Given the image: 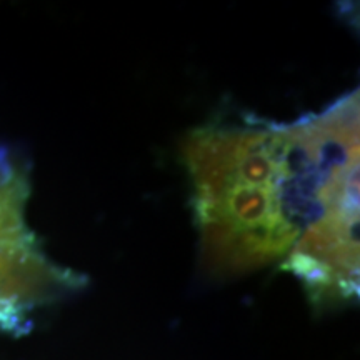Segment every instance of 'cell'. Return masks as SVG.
Masks as SVG:
<instances>
[{
    "label": "cell",
    "instance_id": "cell-1",
    "mask_svg": "<svg viewBox=\"0 0 360 360\" xmlns=\"http://www.w3.org/2000/svg\"><path fill=\"white\" fill-rule=\"evenodd\" d=\"M359 114L354 90L289 124L245 117L188 135L182 159L207 267L252 272L359 231Z\"/></svg>",
    "mask_w": 360,
    "mask_h": 360
},
{
    "label": "cell",
    "instance_id": "cell-2",
    "mask_svg": "<svg viewBox=\"0 0 360 360\" xmlns=\"http://www.w3.org/2000/svg\"><path fill=\"white\" fill-rule=\"evenodd\" d=\"M29 179L0 146V327L19 330L35 305L77 287V276L44 254L27 225Z\"/></svg>",
    "mask_w": 360,
    "mask_h": 360
}]
</instances>
